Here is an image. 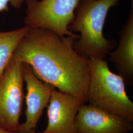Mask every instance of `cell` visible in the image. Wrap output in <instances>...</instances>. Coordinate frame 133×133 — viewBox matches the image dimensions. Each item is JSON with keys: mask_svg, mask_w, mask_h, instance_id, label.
<instances>
[{"mask_svg": "<svg viewBox=\"0 0 133 133\" xmlns=\"http://www.w3.org/2000/svg\"><path fill=\"white\" fill-rule=\"evenodd\" d=\"M51 30L29 27L14 56L31 66L40 80L85 104L90 76L89 59L76 52L75 39Z\"/></svg>", "mask_w": 133, "mask_h": 133, "instance_id": "cell-1", "label": "cell"}, {"mask_svg": "<svg viewBox=\"0 0 133 133\" xmlns=\"http://www.w3.org/2000/svg\"><path fill=\"white\" fill-rule=\"evenodd\" d=\"M120 0H82L77 5L74 19L68 26L72 33L80 35L73 46L80 55L90 58L105 59L116 46L114 40L104 36L105 21L109 10ZM75 34V33H74Z\"/></svg>", "mask_w": 133, "mask_h": 133, "instance_id": "cell-2", "label": "cell"}, {"mask_svg": "<svg viewBox=\"0 0 133 133\" xmlns=\"http://www.w3.org/2000/svg\"><path fill=\"white\" fill-rule=\"evenodd\" d=\"M88 105L133 122V103L126 93L123 79L111 71L105 59L90 58Z\"/></svg>", "mask_w": 133, "mask_h": 133, "instance_id": "cell-3", "label": "cell"}, {"mask_svg": "<svg viewBox=\"0 0 133 133\" xmlns=\"http://www.w3.org/2000/svg\"><path fill=\"white\" fill-rule=\"evenodd\" d=\"M82 0H25V23L29 27L46 29L61 36L79 38L68 26L75 17V10Z\"/></svg>", "mask_w": 133, "mask_h": 133, "instance_id": "cell-4", "label": "cell"}, {"mask_svg": "<svg viewBox=\"0 0 133 133\" xmlns=\"http://www.w3.org/2000/svg\"><path fill=\"white\" fill-rule=\"evenodd\" d=\"M22 63L13 55L0 76V129L18 133L24 99Z\"/></svg>", "mask_w": 133, "mask_h": 133, "instance_id": "cell-5", "label": "cell"}, {"mask_svg": "<svg viewBox=\"0 0 133 133\" xmlns=\"http://www.w3.org/2000/svg\"><path fill=\"white\" fill-rule=\"evenodd\" d=\"M22 74L27 90L26 120L20 124L18 133H30L36 131L43 111L48 107L52 92L56 88L40 80L27 64L22 63Z\"/></svg>", "mask_w": 133, "mask_h": 133, "instance_id": "cell-6", "label": "cell"}, {"mask_svg": "<svg viewBox=\"0 0 133 133\" xmlns=\"http://www.w3.org/2000/svg\"><path fill=\"white\" fill-rule=\"evenodd\" d=\"M133 122L117 115L83 104L75 124L74 133H129Z\"/></svg>", "mask_w": 133, "mask_h": 133, "instance_id": "cell-7", "label": "cell"}, {"mask_svg": "<svg viewBox=\"0 0 133 133\" xmlns=\"http://www.w3.org/2000/svg\"><path fill=\"white\" fill-rule=\"evenodd\" d=\"M83 103L77 97L55 89L48 107V124L39 133H74L76 115Z\"/></svg>", "mask_w": 133, "mask_h": 133, "instance_id": "cell-8", "label": "cell"}, {"mask_svg": "<svg viewBox=\"0 0 133 133\" xmlns=\"http://www.w3.org/2000/svg\"><path fill=\"white\" fill-rule=\"evenodd\" d=\"M126 23L119 32L118 46L109 54L110 60L125 84H133V0Z\"/></svg>", "mask_w": 133, "mask_h": 133, "instance_id": "cell-9", "label": "cell"}, {"mask_svg": "<svg viewBox=\"0 0 133 133\" xmlns=\"http://www.w3.org/2000/svg\"><path fill=\"white\" fill-rule=\"evenodd\" d=\"M29 28L26 25L9 32H0V76L9 64L16 48Z\"/></svg>", "mask_w": 133, "mask_h": 133, "instance_id": "cell-10", "label": "cell"}, {"mask_svg": "<svg viewBox=\"0 0 133 133\" xmlns=\"http://www.w3.org/2000/svg\"><path fill=\"white\" fill-rule=\"evenodd\" d=\"M24 2L25 0H0V12L9 10L10 5L15 8L19 9Z\"/></svg>", "mask_w": 133, "mask_h": 133, "instance_id": "cell-11", "label": "cell"}, {"mask_svg": "<svg viewBox=\"0 0 133 133\" xmlns=\"http://www.w3.org/2000/svg\"><path fill=\"white\" fill-rule=\"evenodd\" d=\"M0 133H9V132H6V131H4V130H1V129H0Z\"/></svg>", "mask_w": 133, "mask_h": 133, "instance_id": "cell-12", "label": "cell"}, {"mask_svg": "<svg viewBox=\"0 0 133 133\" xmlns=\"http://www.w3.org/2000/svg\"><path fill=\"white\" fill-rule=\"evenodd\" d=\"M36 133V131H34V132H31V133Z\"/></svg>", "mask_w": 133, "mask_h": 133, "instance_id": "cell-13", "label": "cell"}]
</instances>
